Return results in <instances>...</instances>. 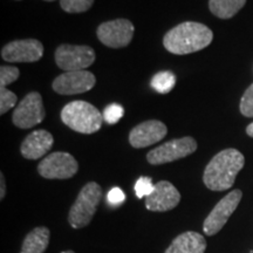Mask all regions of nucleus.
<instances>
[{
  "label": "nucleus",
  "instance_id": "1",
  "mask_svg": "<svg viewBox=\"0 0 253 253\" xmlns=\"http://www.w3.org/2000/svg\"><path fill=\"white\" fill-rule=\"evenodd\" d=\"M212 40L213 33L208 26L195 21H186L168 32L163 38V45L172 54L185 55L204 49Z\"/></svg>",
  "mask_w": 253,
  "mask_h": 253
},
{
  "label": "nucleus",
  "instance_id": "2",
  "mask_svg": "<svg viewBox=\"0 0 253 253\" xmlns=\"http://www.w3.org/2000/svg\"><path fill=\"white\" fill-rule=\"evenodd\" d=\"M244 164V155L237 149L230 148L220 151L205 168L204 184L212 191H225L233 185Z\"/></svg>",
  "mask_w": 253,
  "mask_h": 253
},
{
  "label": "nucleus",
  "instance_id": "3",
  "mask_svg": "<svg viewBox=\"0 0 253 253\" xmlns=\"http://www.w3.org/2000/svg\"><path fill=\"white\" fill-rule=\"evenodd\" d=\"M61 120L72 130L81 134H94L102 126L103 114L86 101H73L63 107Z\"/></svg>",
  "mask_w": 253,
  "mask_h": 253
},
{
  "label": "nucleus",
  "instance_id": "4",
  "mask_svg": "<svg viewBox=\"0 0 253 253\" xmlns=\"http://www.w3.org/2000/svg\"><path fill=\"white\" fill-rule=\"evenodd\" d=\"M102 197V189L95 182L87 183L78 195L68 213V221L73 229H82L93 219Z\"/></svg>",
  "mask_w": 253,
  "mask_h": 253
},
{
  "label": "nucleus",
  "instance_id": "5",
  "mask_svg": "<svg viewBox=\"0 0 253 253\" xmlns=\"http://www.w3.org/2000/svg\"><path fill=\"white\" fill-rule=\"evenodd\" d=\"M55 62L65 72L84 71L95 61V52L89 46L63 43L55 50Z\"/></svg>",
  "mask_w": 253,
  "mask_h": 253
},
{
  "label": "nucleus",
  "instance_id": "6",
  "mask_svg": "<svg viewBox=\"0 0 253 253\" xmlns=\"http://www.w3.org/2000/svg\"><path fill=\"white\" fill-rule=\"evenodd\" d=\"M196 150H197V142L195 138L186 136V137L166 142L160 147L150 150L147 155V161L151 166H161L184 158L194 154Z\"/></svg>",
  "mask_w": 253,
  "mask_h": 253
},
{
  "label": "nucleus",
  "instance_id": "7",
  "mask_svg": "<svg viewBox=\"0 0 253 253\" xmlns=\"http://www.w3.org/2000/svg\"><path fill=\"white\" fill-rule=\"evenodd\" d=\"M79 170V163L74 156L63 151H55L42 158L38 166L39 175L47 179L72 178Z\"/></svg>",
  "mask_w": 253,
  "mask_h": 253
},
{
  "label": "nucleus",
  "instance_id": "8",
  "mask_svg": "<svg viewBox=\"0 0 253 253\" xmlns=\"http://www.w3.org/2000/svg\"><path fill=\"white\" fill-rule=\"evenodd\" d=\"M45 115L42 96L38 91H32L20 101L17 108L14 109L12 122L18 128L30 129L40 125L45 119Z\"/></svg>",
  "mask_w": 253,
  "mask_h": 253
},
{
  "label": "nucleus",
  "instance_id": "9",
  "mask_svg": "<svg viewBox=\"0 0 253 253\" xmlns=\"http://www.w3.org/2000/svg\"><path fill=\"white\" fill-rule=\"evenodd\" d=\"M242 197L243 192L237 189L231 191L230 194H227L225 197L218 202L216 207L212 209V211L209 213V216L204 220L203 231L205 235L214 236L223 229L231 214L238 208Z\"/></svg>",
  "mask_w": 253,
  "mask_h": 253
},
{
  "label": "nucleus",
  "instance_id": "10",
  "mask_svg": "<svg viewBox=\"0 0 253 253\" xmlns=\"http://www.w3.org/2000/svg\"><path fill=\"white\" fill-rule=\"evenodd\" d=\"M135 27L128 19H116L106 21L97 28V38L104 46L110 48H122L131 42Z\"/></svg>",
  "mask_w": 253,
  "mask_h": 253
},
{
  "label": "nucleus",
  "instance_id": "11",
  "mask_svg": "<svg viewBox=\"0 0 253 253\" xmlns=\"http://www.w3.org/2000/svg\"><path fill=\"white\" fill-rule=\"evenodd\" d=\"M96 84V78L93 73L84 71L66 72L59 75L53 81V89L61 95H75L86 93Z\"/></svg>",
  "mask_w": 253,
  "mask_h": 253
},
{
  "label": "nucleus",
  "instance_id": "12",
  "mask_svg": "<svg viewBox=\"0 0 253 253\" xmlns=\"http://www.w3.org/2000/svg\"><path fill=\"white\" fill-rule=\"evenodd\" d=\"M42 55L43 46L37 39L12 41L1 49V58L7 62H37Z\"/></svg>",
  "mask_w": 253,
  "mask_h": 253
},
{
  "label": "nucleus",
  "instance_id": "13",
  "mask_svg": "<svg viewBox=\"0 0 253 253\" xmlns=\"http://www.w3.org/2000/svg\"><path fill=\"white\" fill-rule=\"evenodd\" d=\"M181 202V194L176 186L168 181L155 184L153 194L145 197V208L154 212H166L172 210Z\"/></svg>",
  "mask_w": 253,
  "mask_h": 253
},
{
  "label": "nucleus",
  "instance_id": "14",
  "mask_svg": "<svg viewBox=\"0 0 253 253\" xmlns=\"http://www.w3.org/2000/svg\"><path fill=\"white\" fill-rule=\"evenodd\" d=\"M167 134V126L163 122L158 120H149L131 129L129 134V143L132 148L141 149V148L149 147L163 140Z\"/></svg>",
  "mask_w": 253,
  "mask_h": 253
},
{
  "label": "nucleus",
  "instance_id": "15",
  "mask_svg": "<svg viewBox=\"0 0 253 253\" xmlns=\"http://www.w3.org/2000/svg\"><path fill=\"white\" fill-rule=\"evenodd\" d=\"M54 138L47 130H34L25 138L20 147V153L27 160H38L52 149Z\"/></svg>",
  "mask_w": 253,
  "mask_h": 253
},
{
  "label": "nucleus",
  "instance_id": "16",
  "mask_svg": "<svg viewBox=\"0 0 253 253\" xmlns=\"http://www.w3.org/2000/svg\"><path fill=\"white\" fill-rule=\"evenodd\" d=\"M207 240L201 233L186 231L178 235L164 253H204Z\"/></svg>",
  "mask_w": 253,
  "mask_h": 253
},
{
  "label": "nucleus",
  "instance_id": "17",
  "mask_svg": "<svg viewBox=\"0 0 253 253\" xmlns=\"http://www.w3.org/2000/svg\"><path fill=\"white\" fill-rule=\"evenodd\" d=\"M50 232L45 226H38L25 237L20 253H43L49 245Z\"/></svg>",
  "mask_w": 253,
  "mask_h": 253
},
{
  "label": "nucleus",
  "instance_id": "18",
  "mask_svg": "<svg viewBox=\"0 0 253 253\" xmlns=\"http://www.w3.org/2000/svg\"><path fill=\"white\" fill-rule=\"evenodd\" d=\"M246 0H209L211 13L220 19H230L244 7Z\"/></svg>",
  "mask_w": 253,
  "mask_h": 253
},
{
  "label": "nucleus",
  "instance_id": "19",
  "mask_svg": "<svg viewBox=\"0 0 253 253\" xmlns=\"http://www.w3.org/2000/svg\"><path fill=\"white\" fill-rule=\"evenodd\" d=\"M175 84L176 77L171 72H160L151 79V87L160 94L170 93L173 89V87H175Z\"/></svg>",
  "mask_w": 253,
  "mask_h": 253
},
{
  "label": "nucleus",
  "instance_id": "20",
  "mask_svg": "<svg viewBox=\"0 0 253 253\" xmlns=\"http://www.w3.org/2000/svg\"><path fill=\"white\" fill-rule=\"evenodd\" d=\"M94 0H60V6L67 13H82L89 9Z\"/></svg>",
  "mask_w": 253,
  "mask_h": 253
},
{
  "label": "nucleus",
  "instance_id": "21",
  "mask_svg": "<svg viewBox=\"0 0 253 253\" xmlns=\"http://www.w3.org/2000/svg\"><path fill=\"white\" fill-rule=\"evenodd\" d=\"M17 95L8 90L6 87H0V114L4 115L9 109H12L17 103Z\"/></svg>",
  "mask_w": 253,
  "mask_h": 253
},
{
  "label": "nucleus",
  "instance_id": "22",
  "mask_svg": "<svg viewBox=\"0 0 253 253\" xmlns=\"http://www.w3.org/2000/svg\"><path fill=\"white\" fill-rule=\"evenodd\" d=\"M123 115H125V109H123L121 104L112 103L107 106L106 109H104L103 120L108 125H115V123H118L123 118Z\"/></svg>",
  "mask_w": 253,
  "mask_h": 253
},
{
  "label": "nucleus",
  "instance_id": "23",
  "mask_svg": "<svg viewBox=\"0 0 253 253\" xmlns=\"http://www.w3.org/2000/svg\"><path fill=\"white\" fill-rule=\"evenodd\" d=\"M20 72L14 66H1L0 67V87H6L18 80Z\"/></svg>",
  "mask_w": 253,
  "mask_h": 253
},
{
  "label": "nucleus",
  "instance_id": "24",
  "mask_svg": "<svg viewBox=\"0 0 253 253\" xmlns=\"http://www.w3.org/2000/svg\"><path fill=\"white\" fill-rule=\"evenodd\" d=\"M154 189L155 185L153 184V181H151L150 177L142 176L137 179V182L135 184V192L138 198L148 197V196L153 194Z\"/></svg>",
  "mask_w": 253,
  "mask_h": 253
},
{
  "label": "nucleus",
  "instance_id": "25",
  "mask_svg": "<svg viewBox=\"0 0 253 253\" xmlns=\"http://www.w3.org/2000/svg\"><path fill=\"white\" fill-rule=\"evenodd\" d=\"M240 113L246 118H253V84L245 90L240 100Z\"/></svg>",
  "mask_w": 253,
  "mask_h": 253
},
{
  "label": "nucleus",
  "instance_id": "26",
  "mask_svg": "<svg viewBox=\"0 0 253 253\" xmlns=\"http://www.w3.org/2000/svg\"><path fill=\"white\" fill-rule=\"evenodd\" d=\"M107 201H108L109 204L112 205H120L126 201V195L121 189L116 186V188H113L108 192V195H107Z\"/></svg>",
  "mask_w": 253,
  "mask_h": 253
},
{
  "label": "nucleus",
  "instance_id": "27",
  "mask_svg": "<svg viewBox=\"0 0 253 253\" xmlns=\"http://www.w3.org/2000/svg\"><path fill=\"white\" fill-rule=\"evenodd\" d=\"M6 195V184H5V177L4 173H0V199H4Z\"/></svg>",
  "mask_w": 253,
  "mask_h": 253
},
{
  "label": "nucleus",
  "instance_id": "28",
  "mask_svg": "<svg viewBox=\"0 0 253 253\" xmlns=\"http://www.w3.org/2000/svg\"><path fill=\"white\" fill-rule=\"evenodd\" d=\"M246 134H248L250 137H253V122L251 125H249L248 128H246Z\"/></svg>",
  "mask_w": 253,
  "mask_h": 253
},
{
  "label": "nucleus",
  "instance_id": "29",
  "mask_svg": "<svg viewBox=\"0 0 253 253\" xmlns=\"http://www.w3.org/2000/svg\"><path fill=\"white\" fill-rule=\"evenodd\" d=\"M61 253H75V252H73V251H71V250H69V251H63Z\"/></svg>",
  "mask_w": 253,
  "mask_h": 253
},
{
  "label": "nucleus",
  "instance_id": "30",
  "mask_svg": "<svg viewBox=\"0 0 253 253\" xmlns=\"http://www.w3.org/2000/svg\"><path fill=\"white\" fill-rule=\"evenodd\" d=\"M45 1H54V0H45Z\"/></svg>",
  "mask_w": 253,
  "mask_h": 253
}]
</instances>
